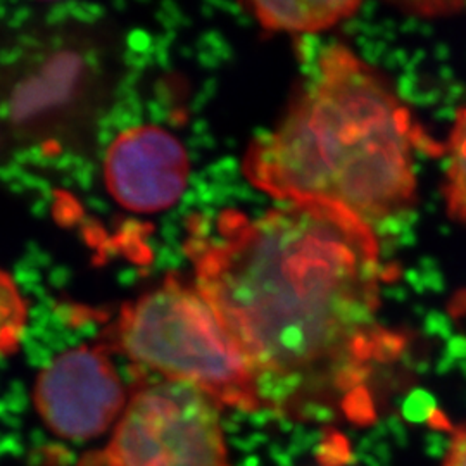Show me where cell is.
Returning a JSON list of instances; mask_svg holds the SVG:
<instances>
[{"label": "cell", "instance_id": "cell-1", "mask_svg": "<svg viewBox=\"0 0 466 466\" xmlns=\"http://www.w3.org/2000/svg\"><path fill=\"white\" fill-rule=\"evenodd\" d=\"M196 280L244 350L263 410L371 425L375 387L404 339L380 321L385 279L371 227L329 204L235 209L187 242Z\"/></svg>", "mask_w": 466, "mask_h": 466}, {"label": "cell", "instance_id": "cell-2", "mask_svg": "<svg viewBox=\"0 0 466 466\" xmlns=\"http://www.w3.org/2000/svg\"><path fill=\"white\" fill-rule=\"evenodd\" d=\"M418 134L382 76L330 46L280 125L244 157L250 184L287 204L318 202L371 227L417 199Z\"/></svg>", "mask_w": 466, "mask_h": 466}, {"label": "cell", "instance_id": "cell-3", "mask_svg": "<svg viewBox=\"0 0 466 466\" xmlns=\"http://www.w3.org/2000/svg\"><path fill=\"white\" fill-rule=\"evenodd\" d=\"M115 339L121 354L163 380L192 385L219 406L263 410L244 350L196 283L167 277L121 309Z\"/></svg>", "mask_w": 466, "mask_h": 466}, {"label": "cell", "instance_id": "cell-4", "mask_svg": "<svg viewBox=\"0 0 466 466\" xmlns=\"http://www.w3.org/2000/svg\"><path fill=\"white\" fill-rule=\"evenodd\" d=\"M219 408L187 383L142 385L100 452V465L232 466Z\"/></svg>", "mask_w": 466, "mask_h": 466}, {"label": "cell", "instance_id": "cell-5", "mask_svg": "<svg viewBox=\"0 0 466 466\" xmlns=\"http://www.w3.org/2000/svg\"><path fill=\"white\" fill-rule=\"evenodd\" d=\"M34 404L50 432L67 441H88L116 427L128 398L104 346H80L40 370Z\"/></svg>", "mask_w": 466, "mask_h": 466}, {"label": "cell", "instance_id": "cell-6", "mask_svg": "<svg viewBox=\"0 0 466 466\" xmlns=\"http://www.w3.org/2000/svg\"><path fill=\"white\" fill-rule=\"evenodd\" d=\"M188 177L184 146L167 130L135 127L117 137L104 159V180L117 204L157 213L182 198Z\"/></svg>", "mask_w": 466, "mask_h": 466}, {"label": "cell", "instance_id": "cell-7", "mask_svg": "<svg viewBox=\"0 0 466 466\" xmlns=\"http://www.w3.org/2000/svg\"><path fill=\"white\" fill-rule=\"evenodd\" d=\"M258 23L269 32L317 34L352 16L360 2H249Z\"/></svg>", "mask_w": 466, "mask_h": 466}, {"label": "cell", "instance_id": "cell-8", "mask_svg": "<svg viewBox=\"0 0 466 466\" xmlns=\"http://www.w3.org/2000/svg\"><path fill=\"white\" fill-rule=\"evenodd\" d=\"M446 152L442 192L448 215L466 228V104L456 113Z\"/></svg>", "mask_w": 466, "mask_h": 466}, {"label": "cell", "instance_id": "cell-9", "mask_svg": "<svg viewBox=\"0 0 466 466\" xmlns=\"http://www.w3.org/2000/svg\"><path fill=\"white\" fill-rule=\"evenodd\" d=\"M28 325V302L15 279L0 268V354H13L21 346Z\"/></svg>", "mask_w": 466, "mask_h": 466}, {"label": "cell", "instance_id": "cell-10", "mask_svg": "<svg viewBox=\"0 0 466 466\" xmlns=\"http://www.w3.org/2000/svg\"><path fill=\"white\" fill-rule=\"evenodd\" d=\"M442 466H466V429L452 433Z\"/></svg>", "mask_w": 466, "mask_h": 466}]
</instances>
